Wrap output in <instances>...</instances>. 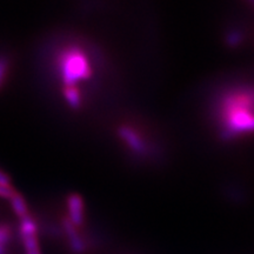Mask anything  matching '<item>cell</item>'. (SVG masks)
<instances>
[{"instance_id":"cell-3","label":"cell","mask_w":254,"mask_h":254,"mask_svg":"<svg viewBox=\"0 0 254 254\" xmlns=\"http://www.w3.org/2000/svg\"><path fill=\"white\" fill-rule=\"evenodd\" d=\"M19 234H20L25 254H40L39 241H38V226L31 214L20 219Z\"/></svg>"},{"instance_id":"cell-7","label":"cell","mask_w":254,"mask_h":254,"mask_svg":"<svg viewBox=\"0 0 254 254\" xmlns=\"http://www.w3.org/2000/svg\"><path fill=\"white\" fill-rule=\"evenodd\" d=\"M12 239V228L7 224H0V247L8 245Z\"/></svg>"},{"instance_id":"cell-8","label":"cell","mask_w":254,"mask_h":254,"mask_svg":"<svg viewBox=\"0 0 254 254\" xmlns=\"http://www.w3.org/2000/svg\"><path fill=\"white\" fill-rule=\"evenodd\" d=\"M9 69V59L8 57L0 55V88L2 87L4 82L7 78Z\"/></svg>"},{"instance_id":"cell-4","label":"cell","mask_w":254,"mask_h":254,"mask_svg":"<svg viewBox=\"0 0 254 254\" xmlns=\"http://www.w3.org/2000/svg\"><path fill=\"white\" fill-rule=\"evenodd\" d=\"M62 226H63L64 232H65V234L67 236L68 245H69V249H71L72 252L74 254L84 253L86 246H85L84 240H82L80 234H79L77 227H75L74 225H73L72 222L68 220L67 217L63 218Z\"/></svg>"},{"instance_id":"cell-6","label":"cell","mask_w":254,"mask_h":254,"mask_svg":"<svg viewBox=\"0 0 254 254\" xmlns=\"http://www.w3.org/2000/svg\"><path fill=\"white\" fill-rule=\"evenodd\" d=\"M9 202H11L12 211H13V213L17 215L19 219H23L26 217V215L30 214L26 200H25L24 196L21 195L19 192H17V194H15L13 198L9 200Z\"/></svg>"},{"instance_id":"cell-2","label":"cell","mask_w":254,"mask_h":254,"mask_svg":"<svg viewBox=\"0 0 254 254\" xmlns=\"http://www.w3.org/2000/svg\"><path fill=\"white\" fill-rule=\"evenodd\" d=\"M101 60L93 47L72 44L57 57L58 74L62 80V94L69 109L79 110L84 105L81 86L92 87L93 80L101 77Z\"/></svg>"},{"instance_id":"cell-1","label":"cell","mask_w":254,"mask_h":254,"mask_svg":"<svg viewBox=\"0 0 254 254\" xmlns=\"http://www.w3.org/2000/svg\"><path fill=\"white\" fill-rule=\"evenodd\" d=\"M212 117L219 136L225 140L254 134V79L221 91L213 103Z\"/></svg>"},{"instance_id":"cell-9","label":"cell","mask_w":254,"mask_h":254,"mask_svg":"<svg viewBox=\"0 0 254 254\" xmlns=\"http://www.w3.org/2000/svg\"><path fill=\"white\" fill-rule=\"evenodd\" d=\"M17 192L18 190L11 184H0V198L11 200Z\"/></svg>"},{"instance_id":"cell-10","label":"cell","mask_w":254,"mask_h":254,"mask_svg":"<svg viewBox=\"0 0 254 254\" xmlns=\"http://www.w3.org/2000/svg\"><path fill=\"white\" fill-rule=\"evenodd\" d=\"M0 184H11V178L0 170Z\"/></svg>"},{"instance_id":"cell-5","label":"cell","mask_w":254,"mask_h":254,"mask_svg":"<svg viewBox=\"0 0 254 254\" xmlns=\"http://www.w3.org/2000/svg\"><path fill=\"white\" fill-rule=\"evenodd\" d=\"M67 204V218L75 227L82 226L84 224V201L79 195L71 194L66 200Z\"/></svg>"}]
</instances>
